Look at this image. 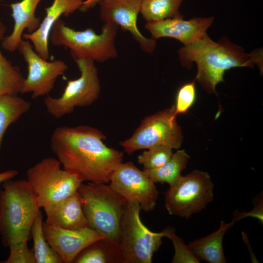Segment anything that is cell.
<instances>
[{
  "label": "cell",
  "instance_id": "cell-20",
  "mask_svg": "<svg viewBox=\"0 0 263 263\" xmlns=\"http://www.w3.org/2000/svg\"><path fill=\"white\" fill-rule=\"evenodd\" d=\"M184 150H177L169 159L162 166L153 169H143V171L155 183H168L169 187L175 184L181 177L189 159Z\"/></svg>",
  "mask_w": 263,
  "mask_h": 263
},
{
  "label": "cell",
  "instance_id": "cell-11",
  "mask_svg": "<svg viewBox=\"0 0 263 263\" xmlns=\"http://www.w3.org/2000/svg\"><path fill=\"white\" fill-rule=\"evenodd\" d=\"M109 183L116 192L141 210L150 211L156 207L159 193L155 183L132 162L119 165Z\"/></svg>",
  "mask_w": 263,
  "mask_h": 263
},
{
  "label": "cell",
  "instance_id": "cell-19",
  "mask_svg": "<svg viewBox=\"0 0 263 263\" xmlns=\"http://www.w3.org/2000/svg\"><path fill=\"white\" fill-rule=\"evenodd\" d=\"M234 223H226L221 221L219 228L207 236L190 242L188 246L198 261L209 263H225L223 241L226 232Z\"/></svg>",
  "mask_w": 263,
  "mask_h": 263
},
{
  "label": "cell",
  "instance_id": "cell-26",
  "mask_svg": "<svg viewBox=\"0 0 263 263\" xmlns=\"http://www.w3.org/2000/svg\"><path fill=\"white\" fill-rule=\"evenodd\" d=\"M147 150L137 157L138 163L144 166V169H153L162 166L173 154L172 149L166 146H157Z\"/></svg>",
  "mask_w": 263,
  "mask_h": 263
},
{
  "label": "cell",
  "instance_id": "cell-2",
  "mask_svg": "<svg viewBox=\"0 0 263 263\" xmlns=\"http://www.w3.org/2000/svg\"><path fill=\"white\" fill-rule=\"evenodd\" d=\"M182 66L190 69L195 62L197 66L195 80L208 93H215L216 86L224 82L225 72L233 68L249 67L255 64L263 72L262 49L250 54L244 48L223 37L217 42L207 35L178 50Z\"/></svg>",
  "mask_w": 263,
  "mask_h": 263
},
{
  "label": "cell",
  "instance_id": "cell-28",
  "mask_svg": "<svg viewBox=\"0 0 263 263\" xmlns=\"http://www.w3.org/2000/svg\"><path fill=\"white\" fill-rule=\"evenodd\" d=\"M196 80L184 84L178 89L173 105L174 112L177 115L185 113L192 106L196 97Z\"/></svg>",
  "mask_w": 263,
  "mask_h": 263
},
{
  "label": "cell",
  "instance_id": "cell-30",
  "mask_svg": "<svg viewBox=\"0 0 263 263\" xmlns=\"http://www.w3.org/2000/svg\"><path fill=\"white\" fill-rule=\"evenodd\" d=\"M247 217H252L256 218L261 223H263V199L262 193V194H259L254 199V207L251 211L240 212L238 210H235L233 214L232 221L235 223Z\"/></svg>",
  "mask_w": 263,
  "mask_h": 263
},
{
  "label": "cell",
  "instance_id": "cell-13",
  "mask_svg": "<svg viewBox=\"0 0 263 263\" xmlns=\"http://www.w3.org/2000/svg\"><path fill=\"white\" fill-rule=\"evenodd\" d=\"M142 0H103L100 2L99 18L104 23H112L129 32L147 53H152L156 42L144 36L137 27V19Z\"/></svg>",
  "mask_w": 263,
  "mask_h": 263
},
{
  "label": "cell",
  "instance_id": "cell-24",
  "mask_svg": "<svg viewBox=\"0 0 263 263\" xmlns=\"http://www.w3.org/2000/svg\"><path fill=\"white\" fill-rule=\"evenodd\" d=\"M42 214L38 212L32 226L33 252L36 263H63L57 253L47 241L43 231Z\"/></svg>",
  "mask_w": 263,
  "mask_h": 263
},
{
  "label": "cell",
  "instance_id": "cell-23",
  "mask_svg": "<svg viewBox=\"0 0 263 263\" xmlns=\"http://www.w3.org/2000/svg\"><path fill=\"white\" fill-rule=\"evenodd\" d=\"M31 103L17 94L0 97V148L8 127L30 109Z\"/></svg>",
  "mask_w": 263,
  "mask_h": 263
},
{
  "label": "cell",
  "instance_id": "cell-10",
  "mask_svg": "<svg viewBox=\"0 0 263 263\" xmlns=\"http://www.w3.org/2000/svg\"><path fill=\"white\" fill-rule=\"evenodd\" d=\"M173 105L146 116L132 135L119 144L129 155L157 146L179 149L183 140L181 129L176 120Z\"/></svg>",
  "mask_w": 263,
  "mask_h": 263
},
{
  "label": "cell",
  "instance_id": "cell-29",
  "mask_svg": "<svg viewBox=\"0 0 263 263\" xmlns=\"http://www.w3.org/2000/svg\"><path fill=\"white\" fill-rule=\"evenodd\" d=\"M8 258L2 263H36L33 249H29L27 242L11 245Z\"/></svg>",
  "mask_w": 263,
  "mask_h": 263
},
{
  "label": "cell",
  "instance_id": "cell-15",
  "mask_svg": "<svg viewBox=\"0 0 263 263\" xmlns=\"http://www.w3.org/2000/svg\"><path fill=\"white\" fill-rule=\"evenodd\" d=\"M214 19V17H194L185 20L181 15L161 20L147 21L145 27L150 33L151 38L155 40L161 38H173L185 46L206 36Z\"/></svg>",
  "mask_w": 263,
  "mask_h": 263
},
{
  "label": "cell",
  "instance_id": "cell-27",
  "mask_svg": "<svg viewBox=\"0 0 263 263\" xmlns=\"http://www.w3.org/2000/svg\"><path fill=\"white\" fill-rule=\"evenodd\" d=\"M165 237L169 239L174 248V255L172 263H198L199 261L194 256L188 245L175 233L176 230L173 227L167 226L163 230Z\"/></svg>",
  "mask_w": 263,
  "mask_h": 263
},
{
  "label": "cell",
  "instance_id": "cell-4",
  "mask_svg": "<svg viewBox=\"0 0 263 263\" xmlns=\"http://www.w3.org/2000/svg\"><path fill=\"white\" fill-rule=\"evenodd\" d=\"M77 192L88 227L105 241L120 245L121 225L127 201L105 183L83 182Z\"/></svg>",
  "mask_w": 263,
  "mask_h": 263
},
{
  "label": "cell",
  "instance_id": "cell-14",
  "mask_svg": "<svg viewBox=\"0 0 263 263\" xmlns=\"http://www.w3.org/2000/svg\"><path fill=\"white\" fill-rule=\"evenodd\" d=\"M43 231L47 241L63 263H73L83 249L103 239L96 231L89 227L66 229L49 225L43 222Z\"/></svg>",
  "mask_w": 263,
  "mask_h": 263
},
{
  "label": "cell",
  "instance_id": "cell-9",
  "mask_svg": "<svg viewBox=\"0 0 263 263\" xmlns=\"http://www.w3.org/2000/svg\"><path fill=\"white\" fill-rule=\"evenodd\" d=\"M140 209L127 202L122 217L120 246L123 263H150L160 247L164 231L154 232L142 222Z\"/></svg>",
  "mask_w": 263,
  "mask_h": 263
},
{
  "label": "cell",
  "instance_id": "cell-21",
  "mask_svg": "<svg viewBox=\"0 0 263 263\" xmlns=\"http://www.w3.org/2000/svg\"><path fill=\"white\" fill-rule=\"evenodd\" d=\"M75 263H123L120 245L99 240L83 249L75 258Z\"/></svg>",
  "mask_w": 263,
  "mask_h": 263
},
{
  "label": "cell",
  "instance_id": "cell-5",
  "mask_svg": "<svg viewBox=\"0 0 263 263\" xmlns=\"http://www.w3.org/2000/svg\"><path fill=\"white\" fill-rule=\"evenodd\" d=\"M118 29L114 24L104 23L99 34L90 28L77 31L59 19L52 28L49 40L54 46L68 48L74 60L83 58L103 62L117 56L115 40Z\"/></svg>",
  "mask_w": 263,
  "mask_h": 263
},
{
  "label": "cell",
  "instance_id": "cell-32",
  "mask_svg": "<svg viewBox=\"0 0 263 263\" xmlns=\"http://www.w3.org/2000/svg\"><path fill=\"white\" fill-rule=\"evenodd\" d=\"M103 0H85L80 8V10L82 12H86L90 9L92 8Z\"/></svg>",
  "mask_w": 263,
  "mask_h": 263
},
{
  "label": "cell",
  "instance_id": "cell-8",
  "mask_svg": "<svg viewBox=\"0 0 263 263\" xmlns=\"http://www.w3.org/2000/svg\"><path fill=\"white\" fill-rule=\"evenodd\" d=\"M80 73V76L67 80L64 90L59 97L47 95L44 103L47 111L59 119L73 113L76 107H86L98 98L101 86L94 61L80 58L74 60Z\"/></svg>",
  "mask_w": 263,
  "mask_h": 263
},
{
  "label": "cell",
  "instance_id": "cell-3",
  "mask_svg": "<svg viewBox=\"0 0 263 263\" xmlns=\"http://www.w3.org/2000/svg\"><path fill=\"white\" fill-rule=\"evenodd\" d=\"M37 197L27 180L2 183L0 190V236L4 247L27 242L40 211Z\"/></svg>",
  "mask_w": 263,
  "mask_h": 263
},
{
  "label": "cell",
  "instance_id": "cell-33",
  "mask_svg": "<svg viewBox=\"0 0 263 263\" xmlns=\"http://www.w3.org/2000/svg\"><path fill=\"white\" fill-rule=\"evenodd\" d=\"M1 0H0V1H1Z\"/></svg>",
  "mask_w": 263,
  "mask_h": 263
},
{
  "label": "cell",
  "instance_id": "cell-7",
  "mask_svg": "<svg viewBox=\"0 0 263 263\" xmlns=\"http://www.w3.org/2000/svg\"><path fill=\"white\" fill-rule=\"evenodd\" d=\"M214 187L207 172L194 170L169 187L165 193V207L169 215L187 220L213 201Z\"/></svg>",
  "mask_w": 263,
  "mask_h": 263
},
{
  "label": "cell",
  "instance_id": "cell-18",
  "mask_svg": "<svg viewBox=\"0 0 263 263\" xmlns=\"http://www.w3.org/2000/svg\"><path fill=\"white\" fill-rule=\"evenodd\" d=\"M41 0H21L9 5L14 24L11 34L4 37L1 42L4 50L11 52L18 50L24 30L26 29L30 34L38 29L41 21L39 18L36 16L35 12Z\"/></svg>",
  "mask_w": 263,
  "mask_h": 263
},
{
  "label": "cell",
  "instance_id": "cell-12",
  "mask_svg": "<svg viewBox=\"0 0 263 263\" xmlns=\"http://www.w3.org/2000/svg\"><path fill=\"white\" fill-rule=\"evenodd\" d=\"M18 50L27 64L28 74L20 94L31 93L33 98L48 95L57 77L68 70L61 60L48 61L41 57L28 40H22Z\"/></svg>",
  "mask_w": 263,
  "mask_h": 263
},
{
  "label": "cell",
  "instance_id": "cell-25",
  "mask_svg": "<svg viewBox=\"0 0 263 263\" xmlns=\"http://www.w3.org/2000/svg\"><path fill=\"white\" fill-rule=\"evenodd\" d=\"M183 0H142L140 12L146 21H158L181 16Z\"/></svg>",
  "mask_w": 263,
  "mask_h": 263
},
{
  "label": "cell",
  "instance_id": "cell-22",
  "mask_svg": "<svg viewBox=\"0 0 263 263\" xmlns=\"http://www.w3.org/2000/svg\"><path fill=\"white\" fill-rule=\"evenodd\" d=\"M6 30V26L0 20V43ZM24 79L19 68L13 66L0 49V97L20 93Z\"/></svg>",
  "mask_w": 263,
  "mask_h": 263
},
{
  "label": "cell",
  "instance_id": "cell-6",
  "mask_svg": "<svg viewBox=\"0 0 263 263\" xmlns=\"http://www.w3.org/2000/svg\"><path fill=\"white\" fill-rule=\"evenodd\" d=\"M27 181L40 207L64 199L77 191L83 182L63 168L57 158H45L27 170Z\"/></svg>",
  "mask_w": 263,
  "mask_h": 263
},
{
  "label": "cell",
  "instance_id": "cell-16",
  "mask_svg": "<svg viewBox=\"0 0 263 263\" xmlns=\"http://www.w3.org/2000/svg\"><path fill=\"white\" fill-rule=\"evenodd\" d=\"M83 0H54L45 8V16L38 29L32 33H24L22 37L31 41L36 52L42 58L49 59V41L52 28L61 16H69L81 8Z\"/></svg>",
  "mask_w": 263,
  "mask_h": 263
},
{
  "label": "cell",
  "instance_id": "cell-31",
  "mask_svg": "<svg viewBox=\"0 0 263 263\" xmlns=\"http://www.w3.org/2000/svg\"><path fill=\"white\" fill-rule=\"evenodd\" d=\"M18 174V171L14 169L8 170L0 172V183H2L6 180L13 179Z\"/></svg>",
  "mask_w": 263,
  "mask_h": 263
},
{
  "label": "cell",
  "instance_id": "cell-1",
  "mask_svg": "<svg viewBox=\"0 0 263 263\" xmlns=\"http://www.w3.org/2000/svg\"><path fill=\"white\" fill-rule=\"evenodd\" d=\"M106 135L87 125L59 127L54 131L50 148L65 170L82 182L107 184L123 162V153L107 147Z\"/></svg>",
  "mask_w": 263,
  "mask_h": 263
},
{
  "label": "cell",
  "instance_id": "cell-17",
  "mask_svg": "<svg viewBox=\"0 0 263 263\" xmlns=\"http://www.w3.org/2000/svg\"><path fill=\"white\" fill-rule=\"evenodd\" d=\"M43 208L46 216L44 222L49 225L72 230L88 227L77 191Z\"/></svg>",
  "mask_w": 263,
  "mask_h": 263
}]
</instances>
